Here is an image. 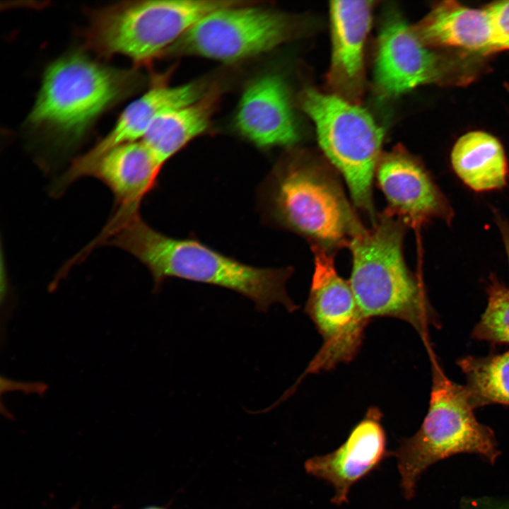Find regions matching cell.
Here are the masks:
<instances>
[{"label": "cell", "instance_id": "5bb4252c", "mask_svg": "<svg viewBox=\"0 0 509 509\" xmlns=\"http://www.w3.org/2000/svg\"><path fill=\"white\" fill-rule=\"evenodd\" d=\"M373 2L336 1L330 5L332 54L327 82L331 94L360 105L364 91V47Z\"/></svg>", "mask_w": 509, "mask_h": 509}, {"label": "cell", "instance_id": "cb8c5ba5", "mask_svg": "<svg viewBox=\"0 0 509 509\" xmlns=\"http://www.w3.org/2000/svg\"><path fill=\"white\" fill-rule=\"evenodd\" d=\"M496 221L502 236L509 264V222L498 215Z\"/></svg>", "mask_w": 509, "mask_h": 509}, {"label": "cell", "instance_id": "d6986e66", "mask_svg": "<svg viewBox=\"0 0 509 509\" xmlns=\"http://www.w3.org/2000/svg\"><path fill=\"white\" fill-rule=\"evenodd\" d=\"M451 163L458 177L476 192L500 189L507 184L508 165L504 149L493 136L468 132L455 144Z\"/></svg>", "mask_w": 509, "mask_h": 509}, {"label": "cell", "instance_id": "7a4b0ae2", "mask_svg": "<svg viewBox=\"0 0 509 509\" xmlns=\"http://www.w3.org/2000/svg\"><path fill=\"white\" fill-rule=\"evenodd\" d=\"M143 83L134 69L108 66L79 52L69 54L46 69L27 123L45 135L50 150L65 153L103 113Z\"/></svg>", "mask_w": 509, "mask_h": 509}, {"label": "cell", "instance_id": "8fae6325", "mask_svg": "<svg viewBox=\"0 0 509 509\" xmlns=\"http://www.w3.org/2000/svg\"><path fill=\"white\" fill-rule=\"evenodd\" d=\"M375 173L389 203L387 213L413 226L435 218L452 221V209L445 197L423 165L403 149L382 156Z\"/></svg>", "mask_w": 509, "mask_h": 509}, {"label": "cell", "instance_id": "8992f818", "mask_svg": "<svg viewBox=\"0 0 509 509\" xmlns=\"http://www.w3.org/2000/svg\"><path fill=\"white\" fill-rule=\"evenodd\" d=\"M467 386L448 379L436 363L426 416L419 431L394 452L406 498H411L420 475L431 465L458 453H474L494 462L499 451L493 431L474 414Z\"/></svg>", "mask_w": 509, "mask_h": 509}, {"label": "cell", "instance_id": "9a60e30c", "mask_svg": "<svg viewBox=\"0 0 509 509\" xmlns=\"http://www.w3.org/2000/svg\"><path fill=\"white\" fill-rule=\"evenodd\" d=\"M234 124L241 136L260 148L295 144L298 134L283 79L267 74L252 81L241 95Z\"/></svg>", "mask_w": 509, "mask_h": 509}, {"label": "cell", "instance_id": "3957f363", "mask_svg": "<svg viewBox=\"0 0 509 509\" xmlns=\"http://www.w3.org/2000/svg\"><path fill=\"white\" fill-rule=\"evenodd\" d=\"M259 203L271 223L332 250L366 230L332 171L306 152L291 151L278 161L261 186Z\"/></svg>", "mask_w": 509, "mask_h": 509}, {"label": "cell", "instance_id": "44dd1931", "mask_svg": "<svg viewBox=\"0 0 509 509\" xmlns=\"http://www.w3.org/2000/svg\"><path fill=\"white\" fill-rule=\"evenodd\" d=\"M487 293L486 310L472 336L479 340L509 344V288L492 275Z\"/></svg>", "mask_w": 509, "mask_h": 509}, {"label": "cell", "instance_id": "277c9868", "mask_svg": "<svg viewBox=\"0 0 509 509\" xmlns=\"http://www.w3.org/2000/svg\"><path fill=\"white\" fill-rule=\"evenodd\" d=\"M405 223L387 211L349 242L352 269L349 283L364 316L390 317L409 323L426 337L435 315L423 287L406 267L402 242Z\"/></svg>", "mask_w": 509, "mask_h": 509}, {"label": "cell", "instance_id": "ba28073f", "mask_svg": "<svg viewBox=\"0 0 509 509\" xmlns=\"http://www.w3.org/2000/svg\"><path fill=\"white\" fill-rule=\"evenodd\" d=\"M300 30L296 17L242 1L202 18L165 53L233 62L271 51Z\"/></svg>", "mask_w": 509, "mask_h": 509}, {"label": "cell", "instance_id": "9c48e42d", "mask_svg": "<svg viewBox=\"0 0 509 509\" xmlns=\"http://www.w3.org/2000/svg\"><path fill=\"white\" fill-rule=\"evenodd\" d=\"M314 273L305 312L322 336V344L307 373L330 370L351 361L359 350L368 319L349 282L337 274L332 249L312 243Z\"/></svg>", "mask_w": 509, "mask_h": 509}, {"label": "cell", "instance_id": "2e32d148", "mask_svg": "<svg viewBox=\"0 0 509 509\" xmlns=\"http://www.w3.org/2000/svg\"><path fill=\"white\" fill-rule=\"evenodd\" d=\"M381 418L378 408H370L337 450L306 461L308 473L334 487V504L346 502L352 485L378 466L386 455V436Z\"/></svg>", "mask_w": 509, "mask_h": 509}, {"label": "cell", "instance_id": "5b68a950", "mask_svg": "<svg viewBox=\"0 0 509 509\" xmlns=\"http://www.w3.org/2000/svg\"><path fill=\"white\" fill-rule=\"evenodd\" d=\"M242 1H127L90 12L85 45L109 58L120 54L136 66L147 65L165 53L209 13Z\"/></svg>", "mask_w": 509, "mask_h": 509}, {"label": "cell", "instance_id": "30bf717a", "mask_svg": "<svg viewBox=\"0 0 509 509\" xmlns=\"http://www.w3.org/2000/svg\"><path fill=\"white\" fill-rule=\"evenodd\" d=\"M425 46L411 27L393 18L379 36L374 86L382 98H391L426 84H461L470 81L475 67L467 54L446 55Z\"/></svg>", "mask_w": 509, "mask_h": 509}, {"label": "cell", "instance_id": "ffe728a7", "mask_svg": "<svg viewBox=\"0 0 509 509\" xmlns=\"http://www.w3.org/2000/svg\"><path fill=\"white\" fill-rule=\"evenodd\" d=\"M457 364L467 378L474 408L493 404L509 406V350L496 355L464 357Z\"/></svg>", "mask_w": 509, "mask_h": 509}, {"label": "cell", "instance_id": "6da1fadb", "mask_svg": "<svg viewBox=\"0 0 509 509\" xmlns=\"http://www.w3.org/2000/svg\"><path fill=\"white\" fill-rule=\"evenodd\" d=\"M136 257L149 270L154 290L168 278H180L221 286L251 300L259 312L283 305L289 312L297 305L286 284L293 270L260 268L226 256L199 240L167 236L146 223L140 215L124 225L107 242Z\"/></svg>", "mask_w": 509, "mask_h": 509}, {"label": "cell", "instance_id": "7c38bea8", "mask_svg": "<svg viewBox=\"0 0 509 509\" xmlns=\"http://www.w3.org/2000/svg\"><path fill=\"white\" fill-rule=\"evenodd\" d=\"M163 165L142 141L116 146L103 155L90 176L104 182L115 197V210L98 239L105 242L139 215L143 199L156 186Z\"/></svg>", "mask_w": 509, "mask_h": 509}, {"label": "cell", "instance_id": "7402d4cb", "mask_svg": "<svg viewBox=\"0 0 509 509\" xmlns=\"http://www.w3.org/2000/svg\"><path fill=\"white\" fill-rule=\"evenodd\" d=\"M486 8L503 50L509 49V0L496 1Z\"/></svg>", "mask_w": 509, "mask_h": 509}, {"label": "cell", "instance_id": "e0dca14e", "mask_svg": "<svg viewBox=\"0 0 509 509\" xmlns=\"http://www.w3.org/2000/svg\"><path fill=\"white\" fill-rule=\"evenodd\" d=\"M411 28L431 49H457L480 55L503 50L486 8H472L455 1H440Z\"/></svg>", "mask_w": 509, "mask_h": 509}, {"label": "cell", "instance_id": "d4e9b609", "mask_svg": "<svg viewBox=\"0 0 509 509\" xmlns=\"http://www.w3.org/2000/svg\"><path fill=\"white\" fill-rule=\"evenodd\" d=\"M144 509H164V508H158V507H149V508H146Z\"/></svg>", "mask_w": 509, "mask_h": 509}, {"label": "cell", "instance_id": "52a82bcc", "mask_svg": "<svg viewBox=\"0 0 509 509\" xmlns=\"http://www.w3.org/2000/svg\"><path fill=\"white\" fill-rule=\"evenodd\" d=\"M321 148L343 175L354 204L376 223L372 184L380 158L383 131L359 105L312 88L300 96Z\"/></svg>", "mask_w": 509, "mask_h": 509}, {"label": "cell", "instance_id": "ac0fdd59", "mask_svg": "<svg viewBox=\"0 0 509 509\" xmlns=\"http://www.w3.org/2000/svg\"><path fill=\"white\" fill-rule=\"evenodd\" d=\"M220 99L215 87L198 100L166 111L152 122L142 141L163 165L209 127Z\"/></svg>", "mask_w": 509, "mask_h": 509}, {"label": "cell", "instance_id": "4fadbf2b", "mask_svg": "<svg viewBox=\"0 0 509 509\" xmlns=\"http://www.w3.org/2000/svg\"><path fill=\"white\" fill-rule=\"evenodd\" d=\"M211 88L209 83L204 80L175 86L158 81L123 110L106 136L74 159L65 172L66 178L74 182L82 177L90 176L96 163L109 151L143 138L158 116L198 100Z\"/></svg>", "mask_w": 509, "mask_h": 509}, {"label": "cell", "instance_id": "603a6c76", "mask_svg": "<svg viewBox=\"0 0 509 509\" xmlns=\"http://www.w3.org/2000/svg\"><path fill=\"white\" fill-rule=\"evenodd\" d=\"M468 509H509V503L492 501L487 499H479L467 503Z\"/></svg>", "mask_w": 509, "mask_h": 509}]
</instances>
